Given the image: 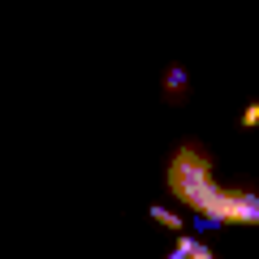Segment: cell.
<instances>
[{
	"mask_svg": "<svg viewBox=\"0 0 259 259\" xmlns=\"http://www.w3.org/2000/svg\"><path fill=\"white\" fill-rule=\"evenodd\" d=\"M173 199L194 212V229H221V225H259V194L250 186H221L212 156L199 143H182L164 173Z\"/></svg>",
	"mask_w": 259,
	"mask_h": 259,
	"instance_id": "1",
	"label": "cell"
},
{
	"mask_svg": "<svg viewBox=\"0 0 259 259\" xmlns=\"http://www.w3.org/2000/svg\"><path fill=\"white\" fill-rule=\"evenodd\" d=\"M147 216H151L156 225H164V229H173V233H182V229H186V221H182V216H177V212H168V207H160V203H151V207H147Z\"/></svg>",
	"mask_w": 259,
	"mask_h": 259,
	"instance_id": "2",
	"label": "cell"
},
{
	"mask_svg": "<svg viewBox=\"0 0 259 259\" xmlns=\"http://www.w3.org/2000/svg\"><path fill=\"white\" fill-rule=\"evenodd\" d=\"M182 87H186V74L182 69H168L164 74V95L168 100H182Z\"/></svg>",
	"mask_w": 259,
	"mask_h": 259,
	"instance_id": "3",
	"label": "cell"
},
{
	"mask_svg": "<svg viewBox=\"0 0 259 259\" xmlns=\"http://www.w3.org/2000/svg\"><path fill=\"white\" fill-rule=\"evenodd\" d=\"M238 121H242V125H246V130H255V125H259V104H250V108L242 112Z\"/></svg>",
	"mask_w": 259,
	"mask_h": 259,
	"instance_id": "4",
	"label": "cell"
},
{
	"mask_svg": "<svg viewBox=\"0 0 259 259\" xmlns=\"http://www.w3.org/2000/svg\"><path fill=\"white\" fill-rule=\"evenodd\" d=\"M186 259H216V255H212V250L203 246V242H194V246H190V255H186Z\"/></svg>",
	"mask_w": 259,
	"mask_h": 259,
	"instance_id": "5",
	"label": "cell"
}]
</instances>
